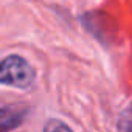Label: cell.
Here are the masks:
<instances>
[{
	"mask_svg": "<svg viewBox=\"0 0 132 132\" xmlns=\"http://www.w3.org/2000/svg\"><path fill=\"white\" fill-rule=\"evenodd\" d=\"M33 82L34 69L27 59L17 54H11L0 61V84L16 89H28Z\"/></svg>",
	"mask_w": 132,
	"mask_h": 132,
	"instance_id": "1",
	"label": "cell"
},
{
	"mask_svg": "<svg viewBox=\"0 0 132 132\" xmlns=\"http://www.w3.org/2000/svg\"><path fill=\"white\" fill-rule=\"evenodd\" d=\"M82 23L86 25V28L100 40H106L109 36V20L104 14L101 13H89L82 17Z\"/></svg>",
	"mask_w": 132,
	"mask_h": 132,
	"instance_id": "2",
	"label": "cell"
},
{
	"mask_svg": "<svg viewBox=\"0 0 132 132\" xmlns=\"http://www.w3.org/2000/svg\"><path fill=\"white\" fill-rule=\"evenodd\" d=\"M118 132H132V101L120 112Z\"/></svg>",
	"mask_w": 132,
	"mask_h": 132,
	"instance_id": "3",
	"label": "cell"
},
{
	"mask_svg": "<svg viewBox=\"0 0 132 132\" xmlns=\"http://www.w3.org/2000/svg\"><path fill=\"white\" fill-rule=\"evenodd\" d=\"M44 132H73V130H72L67 124H65L64 121L51 118V120H48V121L45 123Z\"/></svg>",
	"mask_w": 132,
	"mask_h": 132,
	"instance_id": "4",
	"label": "cell"
},
{
	"mask_svg": "<svg viewBox=\"0 0 132 132\" xmlns=\"http://www.w3.org/2000/svg\"><path fill=\"white\" fill-rule=\"evenodd\" d=\"M8 115H10V109H6V107H0V120L5 118V117H8Z\"/></svg>",
	"mask_w": 132,
	"mask_h": 132,
	"instance_id": "5",
	"label": "cell"
}]
</instances>
